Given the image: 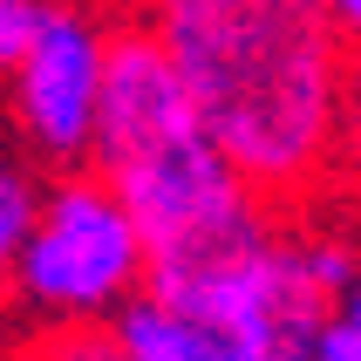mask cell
Masks as SVG:
<instances>
[{"mask_svg": "<svg viewBox=\"0 0 361 361\" xmlns=\"http://www.w3.org/2000/svg\"><path fill=\"white\" fill-rule=\"evenodd\" d=\"M150 286V239L96 164L55 171L20 245L14 314L35 327H96Z\"/></svg>", "mask_w": 361, "mask_h": 361, "instance_id": "obj_3", "label": "cell"}, {"mask_svg": "<svg viewBox=\"0 0 361 361\" xmlns=\"http://www.w3.org/2000/svg\"><path fill=\"white\" fill-rule=\"evenodd\" d=\"M20 361H123L116 327L96 321V327H35V341Z\"/></svg>", "mask_w": 361, "mask_h": 361, "instance_id": "obj_7", "label": "cell"}, {"mask_svg": "<svg viewBox=\"0 0 361 361\" xmlns=\"http://www.w3.org/2000/svg\"><path fill=\"white\" fill-rule=\"evenodd\" d=\"M41 191H48V171L35 164V150L20 143V130L7 123V102H0V314L14 307L20 245H27V232H35Z\"/></svg>", "mask_w": 361, "mask_h": 361, "instance_id": "obj_6", "label": "cell"}, {"mask_svg": "<svg viewBox=\"0 0 361 361\" xmlns=\"http://www.w3.org/2000/svg\"><path fill=\"white\" fill-rule=\"evenodd\" d=\"M327 7H334V20H341L348 48H361V0H327Z\"/></svg>", "mask_w": 361, "mask_h": 361, "instance_id": "obj_10", "label": "cell"}, {"mask_svg": "<svg viewBox=\"0 0 361 361\" xmlns=\"http://www.w3.org/2000/svg\"><path fill=\"white\" fill-rule=\"evenodd\" d=\"M96 171L123 191L150 239V293L198 300L225 273H239L280 225L266 219V191L212 137L191 82L150 27H116L109 102H102Z\"/></svg>", "mask_w": 361, "mask_h": 361, "instance_id": "obj_2", "label": "cell"}, {"mask_svg": "<svg viewBox=\"0 0 361 361\" xmlns=\"http://www.w3.org/2000/svg\"><path fill=\"white\" fill-rule=\"evenodd\" d=\"M143 27L266 198L321 184L348 102V35L327 0H143Z\"/></svg>", "mask_w": 361, "mask_h": 361, "instance_id": "obj_1", "label": "cell"}, {"mask_svg": "<svg viewBox=\"0 0 361 361\" xmlns=\"http://www.w3.org/2000/svg\"><path fill=\"white\" fill-rule=\"evenodd\" d=\"M109 55H116V27L89 0H48L35 41L20 48V61L0 82L7 123L20 130V143L35 150V164L48 178L96 164L102 102H109Z\"/></svg>", "mask_w": 361, "mask_h": 361, "instance_id": "obj_4", "label": "cell"}, {"mask_svg": "<svg viewBox=\"0 0 361 361\" xmlns=\"http://www.w3.org/2000/svg\"><path fill=\"white\" fill-rule=\"evenodd\" d=\"M41 14H48V0H0V82H7V68L20 61V48L35 41Z\"/></svg>", "mask_w": 361, "mask_h": 361, "instance_id": "obj_8", "label": "cell"}, {"mask_svg": "<svg viewBox=\"0 0 361 361\" xmlns=\"http://www.w3.org/2000/svg\"><path fill=\"white\" fill-rule=\"evenodd\" d=\"M109 327H116V341H123V361H280L286 348H300V341L321 334V327L314 334H273V327L232 321V314H212V307L164 300L150 286Z\"/></svg>", "mask_w": 361, "mask_h": 361, "instance_id": "obj_5", "label": "cell"}, {"mask_svg": "<svg viewBox=\"0 0 361 361\" xmlns=\"http://www.w3.org/2000/svg\"><path fill=\"white\" fill-rule=\"evenodd\" d=\"M314 361H361V327L341 321V314H327L321 334H314Z\"/></svg>", "mask_w": 361, "mask_h": 361, "instance_id": "obj_9", "label": "cell"}, {"mask_svg": "<svg viewBox=\"0 0 361 361\" xmlns=\"http://www.w3.org/2000/svg\"><path fill=\"white\" fill-rule=\"evenodd\" d=\"M334 314L361 327V266H355V280H348V293H341V307H334Z\"/></svg>", "mask_w": 361, "mask_h": 361, "instance_id": "obj_11", "label": "cell"}]
</instances>
